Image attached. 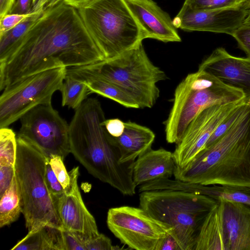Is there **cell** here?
<instances>
[{"label": "cell", "mask_w": 250, "mask_h": 250, "mask_svg": "<svg viewBox=\"0 0 250 250\" xmlns=\"http://www.w3.org/2000/svg\"><path fill=\"white\" fill-rule=\"evenodd\" d=\"M62 233L64 250H86L83 235L64 229Z\"/></svg>", "instance_id": "30"}, {"label": "cell", "mask_w": 250, "mask_h": 250, "mask_svg": "<svg viewBox=\"0 0 250 250\" xmlns=\"http://www.w3.org/2000/svg\"><path fill=\"white\" fill-rule=\"evenodd\" d=\"M140 27L143 39L180 42L173 20L153 0H124Z\"/></svg>", "instance_id": "16"}, {"label": "cell", "mask_w": 250, "mask_h": 250, "mask_svg": "<svg viewBox=\"0 0 250 250\" xmlns=\"http://www.w3.org/2000/svg\"><path fill=\"white\" fill-rule=\"evenodd\" d=\"M62 229L43 226L27 234L11 250H64Z\"/></svg>", "instance_id": "22"}, {"label": "cell", "mask_w": 250, "mask_h": 250, "mask_svg": "<svg viewBox=\"0 0 250 250\" xmlns=\"http://www.w3.org/2000/svg\"><path fill=\"white\" fill-rule=\"evenodd\" d=\"M249 100L226 104L214 105L200 112L190 123L173 156L178 167L188 165L202 150L220 124L236 108Z\"/></svg>", "instance_id": "12"}, {"label": "cell", "mask_w": 250, "mask_h": 250, "mask_svg": "<svg viewBox=\"0 0 250 250\" xmlns=\"http://www.w3.org/2000/svg\"><path fill=\"white\" fill-rule=\"evenodd\" d=\"M218 201L210 197L180 190L141 192L140 207L172 229L170 234L181 250H194L202 224Z\"/></svg>", "instance_id": "5"}, {"label": "cell", "mask_w": 250, "mask_h": 250, "mask_svg": "<svg viewBox=\"0 0 250 250\" xmlns=\"http://www.w3.org/2000/svg\"><path fill=\"white\" fill-rule=\"evenodd\" d=\"M168 189L204 195L217 201L239 203L250 206V186L218 185H203L198 183L170 179Z\"/></svg>", "instance_id": "20"}, {"label": "cell", "mask_w": 250, "mask_h": 250, "mask_svg": "<svg viewBox=\"0 0 250 250\" xmlns=\"http://www.w3.org/2000/svg\"><path fill=\"white\" fill-rule=\"evenodd\" d=\"M107 225L111 232L130 249L156 250L172 228L150 216L140 208L125 206L109 209Z\"/></svg>", "instance_id": "10"}, {"label": "cell", "mask_w": 250, "mask_h": 250, "mask_svg": "<svg viewBox=\"0 0 250 250\" xmlns=\"http://www.w3.org/2000/svg\"><path fill=\"white\" fill-rule=\"evenodd\" d=\"M66 74L83 81L91 93L114 101L126 108H139L137 103L123 89L108 81L75 72L67 68Z\"/></svg>", "instance_id": "23"}, {"label": "cell", "mask_w": 250, "mask_h": 250, "mask_svg": "<svg viewBox=\"0 0 250 250\" xmlns=\"http://www.w3.org/2000/svg\"><path fill=\"white\" fill-rule=\"evenodd\" d=\"M156 250H181L177 241L169 234L165 237L156 247Z\"/></svg>", "instance_id": "38"}, {"label": "cell", "mask_w": 250, "mask_h": 250, "mask_svg": "<svg viewBox=\"0 0 250 250\" xmlns=\"http://www.w3.org/2000/svg\"><path fill=\"white\" fill-rule=\"evenodd\" d=\"M45 179L47 188L54 199L64 193L63 187L57 178L51 168L49 159L46 165Z\"/></svg>", "instance_id": "32"}, {"label": "cell", "mask_w": 250, "mask_h": 250, "mask_svg": "<svg viewBox=\"0 0 250 250\" xmlns=\"http://www.w3.org/2000/svg\"><path fill=\"white\" fill-rule=\"evenodd\" d=\"M176 167L173 153L164 148L149 150L133 163L132 179L136 187L161 178H170Z\"/></svg>", "instance_id": "18"}, {"label": "cell", "mask_w": 250, "mask_h": 250, "mask_svg": "<svg viewBox=\"0 0 250 250\" xmlns=\"http://www.w3.org/2000/svg\"><path fill=\"white\" fill-rule=\"evenodd\" d=\"M77 10L105 60L119 56L144 40L141 30L124 0H92Z\"/></svg>", "instance_id": "8"}, {"label": "cell", "mask_w": 250, "mask_h": 250, "mask_svg": "<svg viewBox=\"0 0 250 250\" xmlns=\"http://www.w3.org/2000/svg\"><path fill=\"white\" fill-rule=\"evenodd\" d=\"M60 91L62 105L74 109L78 108L91 92L82 81L66 74Z\"/></svg>", "instance_id": "25"}, {"label": "cell", "mask_w": 250, "mask_h": 250, "mask_svg": "<svg viewBox=\"0 0 250 250\" xmlns=\"http://www.w3.org/2000/svg\"><path fill=\"white\" fill-rule=\"evenodd\" d=\"M48 159L40 149L17 137L15 172L28 232L45 226L63 229L54 198L45 182Z\"/></svg>", "instance_id": "6"}, {"label": "cell", "mask_w": 250, "mask_h": 250, "mask_svg": "<svg viewBox=\"0 0 250 250\" xmlns=\"http://www.w3.org/2000/svg\"><path fill=\"white\" fill-rule=\"evenodd\" d=\"M228 250H250V206L220 200Z\"/></svg>", "instance_id": "17"}, {"label": "cell", "mask_w": 250, "mask_h": 250, "mask_svg": "<svg viewBox=\"0 0 250 250\" xmlns=\"http://www.w3.org/2000/svg\"><path fill=\"white\" fill-rule=\"evenodd\" d=\"M49 0H32L31 13L37 12L44 10Z\"/></svg>", "instance_id": "40"}, {"label": "cell", "mask_w": 250, "mask_h": 250, "mask_svg": "<svg viewBox=\"0 0 250 250\" xmlns=\"http://www.w3.org/2000/svg\"><path fill=\"white\" fill-rule=\"evenodd\" d=\"M30 14H7L4 16L0 19V35L14 27Z\"/></svg>", "instance_id": "34"}, {"label": "cell", "mask_w": 250, "mask_h": 250, "mask_svg": "<svg viewBox=\"0 0 250 250\" xmlns=\"http://www.w3.org/2000/svg\"><path fill=\"white\" fill-rule=\"evenodd\" d=\"M17 137L13 130L7 127L0 128V165L15 167Z\"/></svg>", "instance_id": "27"}, {"label": "cell", "mask_w": 250, "mask_h": 250, "mask_svg": "<svg viewBox=\"0 0 250 250\" xmlns=\"http://www.w3.org/2000/svg\"><path fill=\"white\" fill-rule=\"evenodd\" d=\"M250 4L214 10H199L183 4L173 20L177 28L187 31H206L232 36L244 23Z\"/></svg>", "instance_id": "13"}, {"label": "cell", "mask_w": 250, "mask_h": 250, "mask_svg": "<svg viewBox=\"0 0 250 250\" xmlns=\"http://www.w3.org/2000/svg\"><path fill=\"white\" fill-rule=\"evenodd\" d=\"M16 0H0V19L8 14Z\"/></svg>", "instance_id": "39"}, {"label": "cell", "mask_w": 250, "mask_h": 250, "mask_svg": "<svg viewBox=\"0 0 250 250\" xmlns=\"http://www.w3.org/2000/svg\"><path fill=\"white\" fill-rule=\"evenodd\" d=\"M198 70L214 76L230 87L242 91L250 100V58L233 56L218 47L200 64Z\"/></svg>", "instance_id": "15"}, {"label": "cell", "mask_w": 250, "mask_h": 250, "mask_svg": "<svg viewBox=\"0 0 250 250\" xmlns=\"http://www.w3.org/2000/svg\"><path fill=\"white\" fill-rule=\"evenodd\" d=\"M67 68L117 85L139 108H151L155 104L160 95L157 83L167 78L165 72L150 61L142 42L113 58Z\"/></svg>", "instance_id": "4"}, {"label": "cell", "mask_w": 250, "mask_h": 250, "mask_svg": "<svg viewBox=\"0 0 250 250\" xmlns=\"http://www.w3.org/2000/svg\"><path fill=\"white\" fill-rule=\"evenodd\" d=\"M105 60L77 9L63 0L45 8L0 61V90L36 73Z\"/></svg>", "instance_id": "1"}, {"label": "cell", "mask_w": 250, "mask_h": 250, "mask_svg": "<svg viewBox=\"0 0 250 250\" xmlns=\"http://www.w3.org/2000/svg\"><path fill=\"white\" fill-rule=\"evenodd\" d=\"M194 250H228L227 237L218 201L205 219Z\"/></svg>", "instance_id": "21"}, {"label": "cell", "mask_w": 250, "mask_h": 250, "mask_svg": "<svg viewBox=\"0 0 250 250\" xmlns=\"http://www.w3.org/2000/svg\"><path fill=\"white\" fill-rule=\"evenodd\" d=\"M66 4L76 9L92 0H62Z\"/></svg>", "instance_id": "41"}, {"label": "cell", "mask_w": 250, "mask_h": 250, "mask_svg": "<svg viewBox=\"0 0 250 250\" xmlns=\"http://www.w3.org/2000/svg\"><path fill=\"white\" fill-rule=\"evenodd\" d=\"M20 120L17 137L27 141L48 157L57 155L64 160L70 153L69 125L51 104L34 107Z\"/></svg>", "instance_id": "11"}, {"label": "cell", "mask_w": 250, "mask_h": 250, "mask_svg": "<svg viewBox=\"0 0 250 250\" xmlns=\"http://www.w3.org/2000/svg\"><path fill=\"white\" fill-rule=\"evenodd\" d=\"M49 162L57 178L63 187L64 193L68 192L70 188V180L62 157L51 155L49 157Z\"/></svg>", "instance_id": "29"}, {"label": "cell", "mask_w": 250, "mask_h": 250, "mask_svg": "<svg viewBox=\"0 0 250 250\" xmlns=\"http://www.w3.org/2000/svg\"><path fill=\"white\" fill-rule=\"evenodd\" d=\"M248 2L249 3L250 7V0H247Z\"/></svg>", "instance_id": "44"}, {"label": "cell", "mask_w": 250, "mask_h": 250, "mask_svg": "<svg viewBox=\"0 0 250 250\" xmlns=\"http://www.w3.org/2000/svg\"><path fill=\"white\" fill-rule=\"evenodd\" d=\"M32 0H16L8 14H28L31 13Z\"/></svg>", "instance_id": "37"}, {"label": "cell", "mask_w": 250, "mask_h": 250, "mask_svg": "<svg viewBox=\"0 0 250 250\" xmlns=\"http://www.w3.org/2000/svg\"><path fill=\"white\" fill-rule=\"evenodd\" d=\"M62 0H49L47 4L46 5L44 9L52 7L54 6H55Z\"/></svg>", "instance_id": "42"}, {"label": "cell", "mask_w": 250, "mask_h": 250, "mask_svg": "<svg viewBox=\"0 0 250 250\" xmlns=\"http://www.w3.org/2000/svg\"><path fill=\"white\" fill-rule=\"evenodd\" d=\"M21 213H22L21 199L15 172L10 186L0 196V227L16 221Z\"/></svg>", "instance_id": "24"}, {"label": "cell", "mask_w": 250, "mask_h": 250, "mask_svg": "<svg viewBox=\"0 0 250 250\" xmlns=\"http://www.w3.org/2000/svg\"><path fill=\"white\" fill-rule=\"evenodd\" d=\"M105 120L101 103L86 99L69 125L70 153L93 177L132 196L137 187L132 179L134 161L120 162L119 151L103 125Z\"/></svg>", "instance_id": "2"}, {"label": "cell", "mask_w": 250, "mask_h": 250, "mask_svg": "<svg viewBox=\"0 0 250 250\" xmlns=\"http://www.w3.org/2000/svg\"><path fill=\"white\" fill-rule=\"evenodd\" d=\"M43 10L31 13L28 17L14 27L0 35V61L4 59L13 45L25 34L30 27L36 22Z\"/></svg>", "instance_id": "26"}, {"label": "cell", "mask_w": 250, "mask_h": 250, "mask_svg": "<svg viewBox=\"0 0 250 250\" xmlns=\"http://www.w3.org/2000/svg\"><path fill=\"white\" fill-rule=\"evenodd\" d=\"M175 179L203 185L250 186V105L220 139L202 149L187 166L176 167Z\"/></svg>", "instance_id": "3"}, {"label": "cell", "mask_w": 250, "mask_h": 250, "mask_svg": "<svg viewBox=\"0 0 250 250\" xmlns=\"http://www.w3.org/2000/svg\"><path fill=\"white\" fill-rule=\"evenodd\" d=\"M247 0H185L184 3L191 8L214 10L240 5Z\"/></svg>", "instance_id": "28"}, {"label": "cell", "mask_w": 250, "mask_h": 250, "mask_svg": "<svg viewBox=\"0 0 250 250\" xmlns=\"http://www.w3.org/2000/svg\"><path fill=\"white\" fill-rule=\"evenodd\" d=\"M103 125L107 133L113 137H118L124 132L125 122L119 119H105Z\"/></svg>", "instance_id": "36"}, {"label": "cell", "mask_w": 250, "mask_h": 250, "mask_svg": "<svg viewBox=\"0 0 250 250\" xmlns=\"http://www.w3.org/2000/svg\"><path fill=\"white\" fill-rule=\"evenodd\" d=\"M15 174V167L0 165V197L10 186Z\"/></svg>", "instance_id": "35"}, {"label": "cell", "mask_w": 250, "mask_h": 250, "mask_svg": "<svg viewBox=\"0 0 250 250\" xmlns=\"http://www.w3.org/2000/svg\"><path fill=\"white\" fill-rule=\"evenodd\" d=\"M79 169L77 166L68 172L70 189L55 198L54 202L63 229L82 235L84 239L96 237L100 233L95 219L85 206L79 190Z\"/></svg>", "instance_id": "14"}, {"label": "cell", "mask_w": 250, "mask_h": 250, "mask_svg": "<svg viewBox=\"0 0 250 250\" xmlns=\"http://www.w3.org/2000/svg\"><path fill=\"white\" fill-rule=\"evenodd\" d=\"M239 46L250 58V25L243 24L232 35Z\"/></svg>", "instance_id": "33"}, {"label": "cell", "mask_w": 250, "mask_h": 250, "mask_svg": "<svg viewBox=\"0 0 250 250\" xmlns=\"http://www.w3.org/2000/svg\"><path fill=\"white\" fill-rule=\"evenodd\" d=\"M125 129L118 137L110 136L112 143L118 149L122 163L135 161L151 149L154 133L149 128L131 121L125 122Z\"/></svg>", "instance_id": "19"}, {"label": "cell", "mask_w": 250, "mask_h": 250, "mask_svg": "<svg viewBox=\"0 0 250 250\" xmlns=\"http://www.w3.org/2000/svg\"><path fill=\"white\" fill-rule=\"evenodd\" d=\"M246 99L242 91L204 71L188 74L176 87L172 107L164 123L167 141L178 144L190 123L204 109Z\"/></svg>", "instance_id": "7"}, {"label": "cell", "mask_w": 250, "mask_h": 250, "mask_svg": "<svg viewBox=\"0 0 250 250\" xmlns=\"http://www.w3.org/2000/svg\"><path fill=\"white\" fill-rule=\"evenodd\" d=\"M66 67L46 70L6 87L0 97V128L7 127L29 110L51 104L53 94L61 89Z\"/></svg>", "instance_id": "9"}, {"label": "cell", "mask_w": 250, "mask_h": 250, "mask_svg": "<svg viewBox=\"0 0 250 250\" xmlns=\"http://www.w3.org/2000/svg\"><path fill=\"white\" fill-rule=\"evenodd\" d=\"M86 250H116L120 248L114 246L110 238L102 233L91 238L84 239Z\"/></svg>", "instance_id": "31"}, {"label": "cell", "mask_w": 250, "mask_h": 250, "mask_svg": "<svg viewBox=\"0 0 250 250\" xmlns=\"http://www.w3.org/2000/svg\"><path fill=\"white\" fill-rule=\"evenodd\" d=\"M243 24L246 25H250V7L248 9L247 16Z\"/></svg>", "instance_id": "43"}]
</instances>
